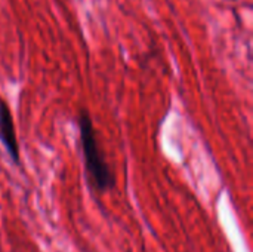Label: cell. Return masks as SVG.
Wrapping results in <instances>:
<instances>
[{
	"label": "cell",
	"mask_w": 253,
	"mask_h": 252,
	"mask_svg": "<svg viewBox=\"0 0 253 252\" xmlns=\"http://www.w3.org/2000/svg\"><path fill=\"white\" fill-rule=\"evenodd\" d=\"M77 120L80 128V143L84 157V168L89 175V181L98 192H107L114 187L116 177L101 151L90 113L86 108L80 110Z\"/></svg>",
	"instance_id": "6da1fadb"
},
{
	"label": "cell",
	"mask_w": 253,
	"mask_h": 252,
	"mask_svg": "<svg viewBox=\"0 0 253 252\" xmlns=\"http://www.w3.org/2000/svg\"><path fill=\"white\" fill-rule=\"evenodd\" d=\"M0 140L12 157L15 163L19 162V147L16 141V134H15V126H13V119L9 110V105L4 100L0 98Z\"/></svg>",
	"instance_id": "7a4b0ae2"
}]
</instances>
